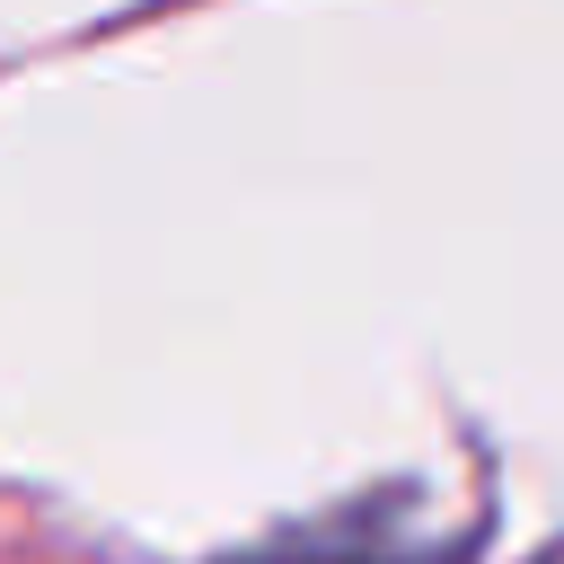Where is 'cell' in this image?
Masks as SVG:
<instances>
[{
    "label": "cell",
    "instance_id": "cell-1",
    "mask_svg": "<svg viewBox=\"0 0 564 564\" xmlns=\"http://www.w3.org/2000/svg\"><path fill=\"white\" fill-rule=\"evenodd\" d=\"M238 564H449V555H352V546H308V555H238Z\"/></svg>",
    "mask_w": 564,
    "mask_h": 564
}]
</instances>
